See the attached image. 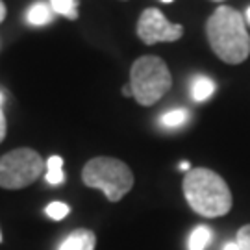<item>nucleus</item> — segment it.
<instances>
[{"label": "nucleus", "mask_w": 250, "mask_h": 250, "mask_svg": "<svg viewBox=\"0 0 250 250\" xmlns=\"http://www.w3.org/2000/svg\"><path fill=\"white\" fill-rule=\"evenodd\" d=\"M0 241H2V235H0Z\"/></svg>", "instance_id": "5701e85b"}, {"label": "nucleus", "mask_w": 250, "mask_h": 250, "mask_svg": "<svg viewBox=\"0 0 250 250\" xmlns=\"http://www.w3.org/2000/svg\"><path fill=\"white\" fill-rule=\"evenodd\" d=\"M6 13H8V9H6V4L0 0V22L6 19Z\"/></svg>", "instance_id": "f3484780"}, {"label": "nucleus", "mask_w": 250, "mask_h": 250, "mask_svg": "<svg viewBox=\"0 0 250 250\" xmlns=\"http://www.w3.org/2000/svg\"><path fill=\"white\" fill-rule=\"evenodd\" d=\"M209 241H211V228L200 224L189 235V250H206Z\"/></svg>", "instance_id": "9b49d317"}, {"label": "nucleus", "mask_w": 250, "mask_h": 250, "mask_svg": "<svg viewBox=\"0 0 250 250\" xmlns=\"http://www.w3.org/2000/svg\"><path fill=\"white\" fill-rule=\"evenodd\" d=\"M247 19H249V22H250V8L247 9Z\"/></svg>", "instance_id": "412c9836"}, {"label": "nucleus", "mask_w": 250, "mask_h": 250, "mask_svg": "<svg viewBox=\"0 0 250 250\" xmlns=\"http://www.w3.org/2000/svg\"><path fill=\"white\" fill-rule=\"evenodd\" d=\"M237 245L241 250H250V224H245L237 232Z\"/></svg>", "instance_id": "2eb2a0df"}, {"label": "nucleus", "mask_w": 250, "mask_h": 250, "mask_svg": "<svg viewBox=\"0 0 250 250\" xmlns=\"http://www.w3.org/2000/svg\"><path fill=\"white\" fill-rule=\"evenodd\" d=\"M137 36L145 45L174 43L184 36V26L170 22L158 8H146L137 21Z\"/></svg>", "instance_id": "423d86ee"}, {"label": "nucleus", "mask_w": 250, "mask_h": 250, "mask_svg": "<svg viewBox=\"0 0 250 250\" xmlns=\"http://www.w3.org/2000/svg\"><path fill=\"white\" fill-rule=\"evenodd\" d=\"M224 250H241V249H239V245L235 241V243H226V245H224Z\"/></svg>", "instance_id": "a211bd4d"}, {"label": "nucleus", "mask_w": 250, "mask_h": 250, "mask_svg": "<svg viewBox=\"0 0 250 250\" xmlns=\"http://www.w3.org/2000/svg\"><path fill=\"white\" fill-rule=\"evenodd\" d=\"M206 36L215 56L228 65H239L250 56V36L243 15L230 6H221L211 13Z\"/></svg>", "instance_id": "f257e3e1"}, {"label": "nucleus", "mask_w": 250, "mask_h": 250, "mask_svg": "<svg viewBox=\"0 0 250 250\" xmlns=\"http://www.w3.org/2000/svg\"><path fill=\"white\" fill-rule=\"evenodd\" d=\"M189 119V113L188 109H184V107H178V109H170L167 111L165 115L161 117V125L165 126V128H180V126H184L188 123Z\"/></svg>", "instance_id": "ddd939ff"}, {"label": "nucleus", "mask_w": 250, "mask_h": 250, "mask_svg": "<svg viewBox=\"0 0 250 250\" xmlns=\"http://www.w3.org/2000/svg\"><path fill=\"white\" fill-rule=\"evenodd\" d=\"M180 169H182V170H188V172H189V170H191V165H189L188 161H182V163H180Z\"/></svg>", "instance_id": "6ab92c4d"}, {"label": "nucleus", "mask_w": 250, "mask_h": 250, "mask_svg": "<svg viewBox=\"0 0 250 250\" xmlns=\"http://www.w3.org/2000/svg\"><path fill=\"white\" fill-rule=\"evenodd\" d=\"M48 4L54 9V13H60L71 21L78 19V0H50Z\"/></svg>", "instance_id": "f8f14e48"}, {"label": "nucleus", "mask_w": 250, "mask_h": 250, "mask_svg": "<svg viewBox=\"0 0 250 250\" xmlns=\"http://www.w3.org/2000/svg\"><path fill=\"white\" fill-rule=\"evenodd\" d=\"M95 245H97L95 232L87 228H78L63 239L58 250H95Z\"/></svg>", "instance_id": "0eeeda50"}, {"label": "nucleus", "mask_w": 250, "mask_h": 250, "mask_svg": "<svg viewBox=\"0 0 250 250\" xmlns=\"http://www.w3.org/2000/svg\"><path fill=\"white\" fill-rule=\"evenodd\" d=\"M26 19L32 26H45L54 19V9L46 2H34L28 9Z\"/></svg>", "instance_id": "6e6552de"}, {"label": "nucleus", "mask_w": 250, "mask_h": 250, "mask_svg": "<svg viewBox=\"0 0 250 250\" xmlns=\"http://www.w3.org/2000/svg\"><path fill=\"white\" fill-rule=\"evenodd\" d=\"M82 182L91 189L102 191L109 202H119L134 188V172L125 161L99 156L89 160L82 169Z\"/></svg>", "instance_id": "7ed1b4c3"}, {"label": "nucleus", "mask_w": 250, "mask_h": 250, "mask_svg": "<svg viewBox=\"0 0 250 250\" xmlns=\"http://www.w3.org/2000/svg\"><path fill=\"white\" fill-rule=\"evenodd\" d=\"M172 76L167 63L158 56H141L130 69L132 97L141 106H154L169 93Z\"/></svg>", "instance_id": "20e7f679"}, {"label": "nucleus", "mask_w": 250, "mask_h": 250, "mask_svg": "<svg viewBox=\"0 0 250 250\" xmlns=\"http://www.w3.org/2000/svg\"><path fill=\"white\" fill-rule=\"evenodd\" d=\"M182 189L191 209L206 219L223 217L232 209V191L223 176L211 169H191L184 176Z\"/></svg>", "instance_id": "f03ea898"}, {"label": "nucleus", "mask_w": 250, "mask_h": 250, "mask_svg": "<svg viewBox=\"0 0 250 250\" xmlns=\"http://www.w3.org/2000/svg\"><path fill=\"white\" fill-rule=\"evenodd\" d=\"M123 95H126V97H132V89H130V85L123 87Z\"/></svg>", "instance_id": "aec40b11"}, {"label": "nucleus", "mask_w": 250, "mask_h": 250, "mask_svg": "<svg viewBox=\"0 0 250 250\" xmlns=\"http://www.w3.org/2000/svg\"><path fill=\"white\" fill-rule=\"evenodd\" d=\"M6 132H8V123H6V115L2 111V95H0V143L4 141Z\"/></svg>", "instance_id": "dca6fc26"}, {"label": "nucleus", "mask_w": 250, "mask_h": 250, "mask_svg": "<svg viewBox=\"0 0 250 250\" xmlns=\"http://www.w3.org/2000/svg\"><path fill=\"white\" fill-rule=\"evenodd\" d=\"M69 211H71V208L65 204V202H50L45 209V213L52 221H62V219H65L69 215Z\"/></svg>", "instance_id": "4468645a"}, {"label": "nucleus", "mask_w": 250, "mask_h": 250, "mask_svg": "<svg viewBox=\"0 0 250 250\" xmlns=\"http://www.w3.org/2000/svg\"><path fill=\"white\" fill-rule=\"evenodd\" d=\"M65 180V174H63V158L62 156H50L48 161H46V174H45V182L50 184V186H60Z\"/></svg>", "instance_id": "9d476101"}, {"label": "nucleus", "mask_w": 250, "mask_h": 250, "mask_svg": "<svg viewBox=\"0 0 250 250\" xmlns=\"http://www.w3.org/2000/svg\"><path fill=\"white\" fill-rule=\"evenodd\" d=\"M161 2H165V4H170V2H172V0H161Z\"/></svg>", "instance_id": "4be33fe9"}, {"label": "nucleus", "mask_w": 250, "mask_h": 250, "mask_svg": "<svg viewBox=\"0 0 250 250\" xmlns=\"http://www.w3.org/2000/svg\"><path fill=\"white\" fill-rule=\"evenodd\" d=\"M215 93V82L211 78H208L204 74H198L193 78L191 83V95L197 102H204Z\"/></svg>", "instance_id": "1a4fd4ad"}, {"label": "nucleus", "mask_w": 250, "mask_h": 250, "mask_svg": "<svg viewBox=\"0 0 250 250\" xmlns=\"http://www.w3.org/2000/svg\"><path fill=\"white\" fill-rule=\"evenodd\" d=\"M43 158L34 148H15L0 158V188H28L43 174Z\"/></svg>", "instance_id": "39448f33"}]
</instances>
